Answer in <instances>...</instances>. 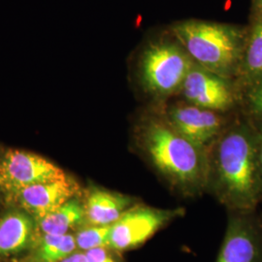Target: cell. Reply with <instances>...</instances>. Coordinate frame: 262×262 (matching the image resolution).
<instances>
[{
	"instance_id": "9a60e30c",
	"label": "cell",
	"mask_w": 262,
	"mask_h": 262,
	"mask_svg": "<svg viewBox=\"0 0 262 262\" xmlns=\"http://www.w3.org/2000/svg\"><path fill=\"white\" fill-rule=\"evenodd\" d=\"M29 258L46 262H60L77 249L74 234L40 235L30 247Z\"/></svg>"
},
{
	"instance_id": "52a82bcc",
	"label": "cell",
	"mask_w": 262,
	"mask_h": 262,
	"mask_svg": "<svg viewBox=\"0 0 262 262\" xmlns=\"http://www.w3.org/2000/svg\"><path fill=\"white\" fill-rule=\"evenodd\" d=\"M67 176L63 169L37 154L18 149H8L0 154V189L6 195Z\"/></svg>"
},
{
	"instance_id": "d6986e66",
	"label": "cell",
	"mask_w": 262,
	"mask_h": 262,
	"mask_svg": "<svg viewBox=\"0 0 262 262\" xmlns=\"http://www.w3.org/2000/svg\"><path fill=\"white\" fill-rule=\"evenodd\" d=\"M60 262H88V259L84 252H75Z\"/></svg>"
},
{
	"instance_id": "ffe728a7",
	"label": "cell",
	"mask_w": 262,
	"mask_h": 262,
	"mask_svg": "<svg viewBox=\"0 0 262 262\" xmlns=\"http://www.w3.org/2000/svg\"><path fill=\"white\" fill-rule=\"evenodd\" d=\"M252 17L262 18V0H252Z\"/></svg>"
},
{
	"instance_id": "9c48e42d",
	"label": "cell",
	"mask_w": 262,
	"mask_h": 262,
	"mask_svg": "<svg viewBox=\"0 0 262 262\" xmlns=\"http://www.w3.org/2000/svg\"><path fill=\"white\" fill-rule=\"evenodd\" d=\"M215 262H262V213H231Z\"/></svg>"
},
{
	"instance_id": "4fadbf2b",
	"label": "cell",
	"mask_w": 262,
	"mask_h": 262,
	"mask_svg": "<svg viewBox=\"0 0 262 262\" xmlns=\"http://www.w3.org/2000/svg\"><path fill=\"white\" fill-rule=\"evenodd\" d=\"M35 223V238L40 235L68 234L69 231L86 225L83 200L74 197Z\"/></svg>"
},
{
	"instance_id": "277c9868",
	"label": "cell",
	"mask_w": 262,
	"mask_h": 262,
	"mask_svg": "<svg viewBox=\"0 0 262 262\" xmlns=\"http://www.w3.org/2000/svg\"><path fill=\"white\" fill-rule=\"evenodd\" d=\"M193 66L185 48L166 28L141 48L134 63V78L152 105H159L178 95Z\"/></svg>"
},
{
	"instance_id": "ac0fdd59",
	"label": "cell",
	"mask_w": 262,
	"mask_h": 262,
	"mask_svg": "<svg viewBox=\"0 0 262 262\" xmlns=\"http://www.w3.org/2000/svg\"><path fill=\"white\" fill-rule=\"evenodd\" d=\"M249 90L247 95L249 106L255 115L262 118V81L249 86Z\"/></svg>"
},
{
	"instance_id": "2e32d148",
	"label": "cell",
	"mask_w": 262,
	"mask_h": 262,
	"mask_svg": "<svg viewBox=\"0 0 262 262\" xmlns=\"http://www.w3.org/2000/svg\"><path fill=\"white\" fill-rule=\"evenodd\" d=\"M110 231L111 225H83L74 234L77 249L84 253L95 248L109 247Z\"/></svg>"
},
{
	"instance_id": "7402d4cb",
	"label": "cell",
	"mask_w": 262,
	"mask_h": 262,
	"mask_svg": "<svg viewBox=\"0 0 262 262\" xmlns=\"http://www.w3.org/2000/svg\"><path fill=\"white\" fill-rule=\"evenodd\" d=\"M19 262H46V261H41V260H36V259H32V258H29V257H27L26 259H24V260H21V261Z\"/></svg>"
},
{
	"instance_id": "ba28073f",
	"label": "cell",
	"mask_w": 262,
	"mask_h": 262,
	"mask_svg": "<svg viewBox=\"0 0 262 262\" xmlns=\"http://www.w3.org/2000/svg\"><path fill=\"white\" fill-rule=\"evenodd\" d=\"M176 97L209 110L227 114L234 108L239 94L234 80L216 75L194 63Z\"/></svg>"
},
{
	"instance_id": "5bb4252c",
	"label": "cell",
	"mask_w": 262,
	"mask_h": 262,
	"mask_svg": "<svg viewBox=\"0 0 262 262\" xmlns=\"http://www.w3.org/2000/svg\"><path fill=\"white\" fill-rule=\"evenodd\" d=\"M249 86L262 81V18H251L237 77Z\"/></svg>"
},
{
	"instance_id": "5b68a950",
	"label": "cell",
	"mask_w": 262,
	"mask_h": 262,
	"mask_svg": "<svg viewBox=\"0 0 262 262\" xmlns=\"http://www.w3.org/2000/svg\"><path fill=\"white\" fill-rule=\"evenodd\" d=\"M155 106L176 130L207 151L231 122L225 113L209 110L179 97Z\"/></svg>"
},
{
	"instance_id": "3957f363",
	"label": "cell",
	"mask_w": 262,
	"mask_h": 262,
	"mask_svg": "<svg viewBox=\"0 0 262 262\" xmlns=\"http://www.w3.org/2000/svg\"><path fill=\"white\" fill-rule=\"evenodd\" d=\"M167 28L195 64L227 79L237 77L247 28L197 19L179 20Z\"/></svg>"
},
{
	"instance_id": "8992f818",
	"label": "cell",
	"mask_w": 262,
	"mask_h": 262,
	"mask_svg": "<svg viewBox=\"0 0 262 262\" xmlns=\"http://www.w3.org/2000/svg\"><path fill=\"white\" fill-rule=\"evenodd\" d=\"M183 215L182 208L159 209L137 202L111 225L109 248L119 253L136 249Z\"/></svg>"
},
{
	"instance_id": "7a4b0ae2",
	"label": "cell",
	"mask_w": 262,
	"mask_h": 262,
	"mask_svg": "<svg viewBox=\"0 0 262 262\" xmlns=\"http://www.w3.org/2000/svg\"><path fill=\"white\" fill-rule=\"evenodd\" d=\"M208 157L207 190L230 213L257 211L262 203V181L256 129L248 122H230Z\"/></svg>"
},
{
	"instance_id": "e0dca14e",
	"label": "cell",
	"mask_w": 262,
	"mask_h": 262,
	"mask_svg": "<svg viewBox=\"0 0 262 262\" xmlns=\"http://www.w3.org/2000/svg\"><path fill=\"white\" fill-rule=\"evenodd\" d=\"M88 262H121L118 252L109 247H99L84 252Z\"/></svg>"
},
{
	"instance_id": "8fae6325",
	"label": "cell",
	"mask_w": 262,
	"mask_h": 262,
	"mask_svg": "<svg viewBox=\"0 0 262 262\" xmlns=\"http://www.w3.org/2000/svg\"><path fill=\"white\" fill-rule=\"evenodd\" d=\"M138 201L120 192L92 186L84 192V215L86 225H112Z\"/></svg>"
},
{
	"instance_id": "7c38bea8",
	"label": "cell",
	"mask_w": 262,
	"mask_h": 262,
	"mask_svg": "<svg viewBox=\"0 0 262 262\" xmlns=\"http://www.w3.org/2000/svg\"><path fill=\"white\" fill-rule=\"evenodd\" d=\"M36 234L35 220L19 208L0 216V259L30 249Z\"/></svg>"
},
{
	"instance_id": "30bf717a",
	"label": "cell",
	"mask_w": 262,
	"mask_h": 262,
	"mask_svg": "<svg viewBox=\"0 0 262 262\" xmlns=\"http://www.w3.org/2000/svg\"><path fill=\"white\" fill-rule=\"evenodd\" d=\"M80 194L79 184L68 175L66 178L25 187L6 196L15 206L37 221Z\"/></svg>"
},
{
	"instance_id": "44dd1931",
	"label": "cell",
	"mask_w": 262,
	"mask_h": 262,
	"mask_svg": "<svg viewBox=\"0 0 262 262\" xmlns=\"http://www.w3.org/2000/svg\"><path fill=\"white\" fill-rule=\"evenodd\" d=\"M257 132V149H258V160H259V168L262 181V127L256 129ZM262 205V203H261Z\"/></svg>"
},
{
	"instance_id": "6da1fadb",
	"label": "cell",
	"mask_w": 262,
	"mask_h": 262,
	"mask_svg": "<svg viewBox=\"0 0 262 262\" xmlns=\"http://www.w3.org/2000/svg\"><path fill=\"white\" fill-rule=\"evenodd\" d=\"M132 144L141 158L173 190L194 197L208 188V151L176 130L152 105L137 116Z\"/></svg>"
}]
</instances>
